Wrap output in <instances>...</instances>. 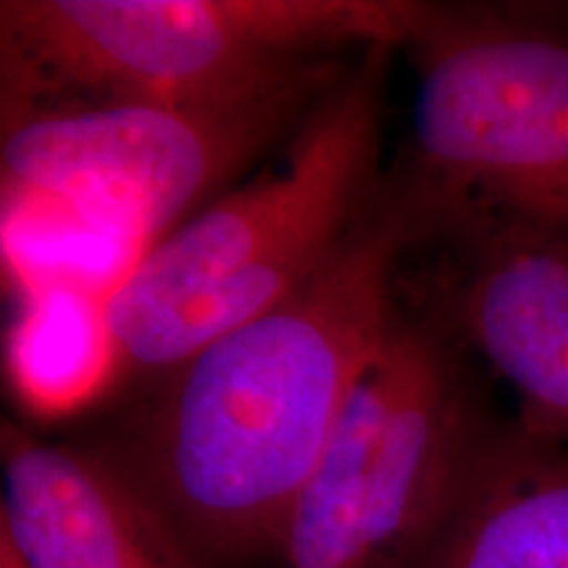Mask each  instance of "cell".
<instances>
[{
  "label": "cell",
  "instance_id": "cell-1",
  "mask_svg": "<svg viewBox=\"0 0 568 568\" xmlns=\"http://www.w3.org/2000/svg\"><path fill=\"white\" fill-rule=\"evenodd\" d=\"M416 232L387 193L305 287L163 376L109 458L213 566L282 556L337 416L400 311Z\"/></svg>",
  "mask_w": 568,
  "mask_h": 568
},
{
  "label": "cell",
  "instance_id": "cell-2",
  "mask_svg": "<svg viewBox=\"0 0 568 568\" xmlns=\"http://www.w3.org/2000/svg\"><path fill=\"white\" fill-rule=\"evenodd\" d=\"M368 48L316 105L284 163L140 251L98 293L109 387L166 376L266 314L335 258L376 201L387 59Z\"/></svg>",
  "mask_w": 568,
  "mask_h": 568
},
{
  "label": "cell",
  "instance_id": "cell-3",
  "mask_svg": "<svg viewBox=\"0 0 568 568\" xmlns=\"http://www.w3.org/2000/svg\"><path fill=\"white\" fill-rule=\"evenodd\" d=\"M426 11L414 0H3V111L326 92L351 69L332 53L408 45Z\"/></svg>",
  "mask_w": 568,
  "mask_h": 568
},
{
  "label": "cell",
  "instance_id": "cell-4",
  "mask_svg": "<svg viewBox=\"0 0 568 568\" xmlns=\"http://www.w3.org/2000/svg\"><path fill=\"white\" fill-rule=\"evenodd\" d=\"M408 48L410 163L393 197L416 243L516 232L568 251V40L429 6Z\"/></svg>",
  "mask_w": 568,
  "mask_h": 568
},
{
  "label": "cell",
  "instance_id": "cell-5",
  "mask_svg": "<svg viewBox=\"0 0 568 568\" xmlns=\"http://www.w3.org/2000/svg\"><path fill=\"white\" fill-rule=\"evenodd\" d=\"M468 353L443 305L397 314L297 497L287 568L400 564L495 418Z\"/></svg>",
  "mask_w": 568,
  "mask_h": 568
},
{
  "label": "cell",
  "instance_id": "cell-6",
  "mask_svg": "<svg viewBox=\"0 0 568 568\" xmlns=\"http://www.w3.org/2000/svg\"><path fill=\"white\" fill-rule=\"evenodd\" d=\"M332 90L232 105L101 101L3 111L6 211L82 219L145 251L219 201L268 148L295 138Z\"/></svg>",
  "mask_w": 568,
  "mask_h": 568
},
{
  "label": "cell",
  "instance_id": "cell-7",
  "mask_svg": "<svg viewBox=\"0 0 568 568\" xmlns=\"http://www.w3.org/2000/svg\"><path fill=\"white\" fill-rule=\"evenodd\" d=\"M0 537L24 568H211L98 450L3 424Z\"/></svg>",
  "mask_w": 568,
  "mask_h": 568
},
{
  "label": "cell",
  "instance_id": "cell-8",
  "mask_svg": "<svg viewBox=\"0 0 568 568\" xmlns=\"http://www.w3.org/2000/svg\"><path fill=\"white\" fill-rule=\"evenodd\" d=\"M453 253L447 318L514 389L516 424L568 447V251L500 232Z\"/></svg>",
  "mask_w": 568,
  "mask_h": 568
},
{
  "label": "cell",
  "instance_id": "cell-9",
  "mask_svg": "<svg viewBox=\"0 0 568 568\" xmlns=\"http://www.w3.org/2000/svg\"><path fill=\"white\" fill-rule=\"evenodd\" d=\"M395 568H568V447L495 416Z\"/></svg>",
  "mask_w": 568,
  "mask_h": 568
},
{
  "label": "cell",
  "instance_id": "cell-10",
  "mask_svg": "<svg viewBox=\"0 0 568 568\" xmlns=\"http://www.w3.org/2000/svg\"><path fill=\"white\" fill-rule=\"evenodd\" d=\"M9 366L19 395L42 416H59L109 389L98 295L48 287L30 297L11 337Z\"/></svg>",
  "mask_w": 568,
  "mask_h": 568
},
{
  "label": "cell",
  "instance_id": "cell-11",
  "mask_svg": "<svg viewBox=\"0 0 568 568\" xmlns=\"http://www.w3.org/2000/svg\"><path fill=\"white\" fill-rule=\"evenodd\" d=\"M0 568H24V564H21L19 556L3 537H0Z\"/></svg>",
  "mask_w": 568,
  "mask_h": 568
}]
</instances>
